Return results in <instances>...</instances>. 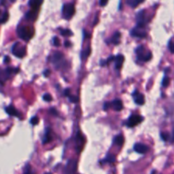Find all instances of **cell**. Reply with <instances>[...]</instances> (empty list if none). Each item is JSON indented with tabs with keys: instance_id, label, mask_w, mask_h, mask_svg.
I'll return each mask as SVG.
<instances>
[{
	"instance_id": "21",
	"label": "cell",
	"mask_w": 174,
	"mask_h": 174,
	"mask_svg": "<svg viewBox=\"0 0 174 174\" xmlns=\"http://www.w3.org/2000/svg\"><path fill=\"white\" fill-rule=\"evenodd\" d=\"M36 12L37 11H34V10L29 11L27 14V18H28V20H34L36 18Z\"/></svg>"
},
{
	"instance_id": "5",
	"label": "cell",
	"mask_w": 174,
	"mask_h": 174,
	"mask_svg": "<svg viewBox=\"0 0 174 174\" xmlns=\"http://www.w3.org/2000/svg\"><path fill=\"white\" fill-rule=\"evenodd\" d=\"M137 27L143 28L145 27V11L141 10L137 15Z\"/></svg>"
},
{
	"instance_id": "31",
	"label": "cell",
	"mask_w": 174,
	"mask_h": 174,
	"mask_svg": "<svg viewBox=\"0 0 174 174\" xmlns=\"http://www.w3.org/2000/svg\"><path fill=\"white\" fill-rule=\"evenodd\" d=\"M53 44H54L55 46H57V47L60 46V44H61V43H60V40H58L57 37H55V38L53 39Z\"/></svg>"
},
{
	"instance_id": "26",
	"label": "cell",
	"mask_w": 174,
	"mask_h": 174,
	"mask_svg": "<svg viewBox=\"0 0 174 174\" xmlns=\"http://www.w3.org/2000/svg\"><path fill=\"white\" fill-rule=\"evenodd\" d=\"M23 174H34L31 172V167H30V165H27L25 167V170H24V173Z\"/></svg>"
},
{
	"instance_id": "28",
	"label": "cell",
	"mask_w": 174,
	"mask_h": 174,
	"mask_svg": "<svg viewBox=\"0 0 174 174\" xmlns=\"http://www.w3.org/2000/svg\"><path fill=\"white\" fill-rule=\"evenodd\" d=\"M39 118L37 117V116H34V117H33V118L31 119V120H30V122H31V124L32 125H37V124L39 123Z\"/></svg>"
},
{
	"instance_id": "15",
	"label": "cell",
	"mask_w": 174,
	"mask_h": 174,
	"mask_svg": "<svg viewBox=\"0 0 174 174\" xmlns=\"http://www.w3.org/2000/svg\"><path fill=\"white\" fill-rule=\"evenodd\" d=\"M114 143L116 144V145H118V146H122L124 143V137L122 135H118L117 137H115V138H114Z\"/></svg>"
},
{
	"instance_id": "1",
	"label": "cell",
	"mask_w": 174,
	"mask_h": 174,
	"mask_svg": "<svg viewBox=\"0 0 174 174\" xmlns=\"http://www.w3.org/2000/svg\"><path fill=\"white\" fill-rule=\"evenodd\" d=\"M17 34L21 39L27 41L30 40L34 35L33 30L28 27H20L17 29Z\"/></svg>"
},
{
	"instance_id": "8",
	"label": "cell",
	"mask_w": 174,
	"mask_h": 174,
	"mask_svg": "<svg viewBox=\"0 0 174 174\" xmlns=\"http://www.w3.org/2000/svg\"><path fill=\"white\" fill-rule=\"evenodd\" d=\"M134 150L138 154H146L149 151V147L143 143H136L134 145Z\"/></svg>"
},
{
	"instance_id": "22",
	"label": "cell",
	"mask_w": 174,
	"mask_h": 174,
	"mask_svg": "<svg viewBox=\"0 0 174 174\" xmlns=\"http://www.w3.org/2000/svg\"><path fill=\"white\" fill-rule=\"evenodd\" d=\"M90 48H88V49H86L85 51H84L82 53H81V58L84 60V59H86L88 56H90Z\"/></svg>"
},
{
	"instance_id": "41",
	"label": "cell",
	"mask_w": 174,
	"mask_h": 174,
	"mask_svg": "<svg viewBox=\"0 0 174 174\" xmlns=\"http://www.w3.org/2000/svg\"><path fill=\"white\" fill-rule=\"evenodd\" d=\"M11 1H13V2H14V1H15V0H11Z\"/></svg>"
},
{
	"instance_id": "16",
	"label": "cell",
	"mask_w": 174,
	"mask_h": 174,
	"mask_svg": "<svg viewBox=\"0 0 174 174\" xmlns=\"http://www.w3.org/2000/svg\"><path fill=\"white\" fill-rule=\"evenodd\" d=\"M119 39H120V34L119 33V32H116L114 35L113 36L112 38V43L113 44H114V45H118L119 43Z\"/></svg>"
},
{
	"instance_id": "23",
	"label": "cell",
	"mask_w": 174,
	"mask_h": 174,
	"mask_svg": "<svg viewBox=\"0 0 174 174\" xmlns=\"http://www.w3.org/2000/svg\"><path fill=\"white\" fill-rule=\"evenodd\" d=\"M8 18H9V14H8V12H4V15H3V16H1V18H0V23L6 22L8 21Z\"/></svg>"
},
{
	"instance_id": "4",
	"label": "cell",
	"mask_w": 174,
	"mask_h": 174,
	"mask_svg": "<svg viewBox=\"0 0 174 174\" xmlns=\"http://www.w3.org/2000/svg\"><path fill=\"white\" fill-rule=\"evenodd\" d=\"M77 171V161L75 160H69L64 169V174H74Z\"/></svg>"
},
{
	"instance_id": "14",
	"label": "cell",
	"mask_w": 174,
	"mask_h": 174,
	"mask_svg": "<svg viewBox=\"0 0 174 174\" xmlns=\"http://www.w3.org/2000/svg\"><path fill=\"white\" fill-rule=\"evenodd\" d=\"M62 58H63V55H62L61 52H56L53 56H52V62L54 63L56 62H60V61H62Z\"/></svg>"
},
{
	"instance_id": "17",
	"label": "cell",
	"mask_w": 174,
	"mask_h": 174,
	"mask_svg": "<svg viewBox=\"0 0 174 174\" xmlns=\"http://www.w3.org/2000/svg\"><path fill=\"white\" fill-rule=\"evenodd\" d=\"M60 33L64 37H70L73 35V33L69 29H60Z\"/></svg>"
},
{
	"instance_id": "10",
	"label": "cell",
	"mask_w": 174,
	"mask_h": 174,
	"mask_svg": "<svg viewBox=\"0 0 174 174\" xmlns=\"http://www.w3.org/2000/svg\"><path fill=\"white\" fill-rule=\"evenodd\" d=\"M42 2H43V0H30L29 1V5L33 9V10L38 11Z\"/></svg>"
},
{
	"instance_id": "11",
	"label": "cell",
	"mask_w": 174,
	"mask_h": 174,
	"mask_svg": "<svg viewBox=\"0 0 174 174\" xmlns=\"http://www.w3.org/2000/svg\"><path fill=\"white\" fill-rule=\"evenodd\" d=\"M6 113L11 116H16V117H19L20 116V113L17 111L16 109V108L14 107L13 105H10L5 108Z\"/></svg>"
},
{
	"instance_id": "2",
	"label": "cell",
	"mask_w": 174,
	"mask_h": 174,
	"mask_svg": "<svg viewBox=\"0 0 174 174\" xmlns=\"http://www.w3.org/2000/svg\"><path fill=\"white\" fill-rule=\"evenodd\" d=\"M75 13V9L73 4H67L62 8V15L63 17L67 20L71 19Z\"/></svg>"
},
{
	"instance_id": "40",
	"label": "cell",
	"mask_w": 174,
	"mask_h": 174,
	"mask_svg": "<svg viewBox=\"0 0 174 174\" xmlns=\"http://www.w3.org/2000/svg\"><path fill=\"white\" fill-rule=\"evenodd\" d=\"M172 140H173V142H174V130H173V137H172Z\"/></svg>"
},
{
	"instance_id": "37",
	"label": "cell",
	"mask_w": 174,
	"mask_h": 174,
	"mask_svg": "<svg viewBox=\"0 0 174 174\" xmlns=\"http://www.w3.org/2000/svg\"><path fill=\"white\" fill-rule=\"evenodd\" d=\"M64 45L66 46V47H71V45L72 44L69 42V41H65V43H64Z\"/></svg>"
},
{
	"instance_id": "29",
	"label": "cell",
	"mask_w": 174,
	"mask_h": 174,
	"mask_svg": "<svg viewBox=\"0 0 174 174\" xmlns=\"http://www.w3.org/2000/svg\"><path fill=\"white\" fill-rule=\"evenodd\" d=\"M161 137L164 141H167L169 139V135L167 132H161Z\"/></svg>"
},
{
	"instance_id": "36",
	"label": "cell",
	"mask_w": 174,
	"mask_h": 174,
	"mask_svg": "<svg viewBox=\"0 0 174 174\" xmlns=\"http://www.w3.org/2000/svg\"><path fill=\"white\" fill-rule=\"evenodd\" d=\"M50 112H51V114H54V115H57V112H56V110L55 109V108H51V110H50Z\"/></svg>"
},
{
	"instance_id": "27",
	"label": "cell",
	"mask_w": 174,
	"mask_h": 174,
	"mask_svg": "<svg viewBox=\"0 0 174 174\" xmlns=\"http://www.w3.org/2000/svg\"><path fill=\"white\" fill-rule=\"evenodd\" d=\"M170 83V79H169L168 77H164V79L162 80V85L164 87H167V85Z\"/></svg>"
},
{
	"instance_id": "38",
	"label": "cell",
	"mask_w": 174,
	"mask_h": 174,
	"mask_svg": "<svg viewBox=\"0 0 174 174\" xmlns=\"http://www.w3.org/2000/svg\"><path fill=\"white\" fill-rule=\"evenodd\" d=\"M69 93H70V90H69V89H67V90H64V95L65 96H69Z\"/></svg>"
},
{
	"instance_id": "32",
	"label": "cell",
	"mask_w": 174,
	"mask_h": 174,
	"mask_svg": "<svg viewBox=\"0 0 174 174\" xmlns=\"http://www.w3.org/2000/svg\"><path fill=\"white\" fill-rule=\"evenodd\" d=\"M169 49L173 53H174V42L173 40H171L170 43H169Z\"/></svg>"
},
{
	"instance_id": "34",
	"label": "cell",
	"mask_w": 174,
	"mask_h": 174,
	"mask_svg": "<svg viewBox=\"0 0 174 174\" xmlns=\"http://www.w3.org/2000/svg\"><path fill=\"white\" fill-rule=\"evenodd\" d=\"M109 106H110V104H109V103H108V102H106V103L104 104V106H103V109H104L105 111H107L108 109L109 108Z\"/></svg>"
},
{
	"instance_id": "35",
	"label": "cell",
	"mask_w": 174,
	"mask_h": 174,
	"mask_svg": "<svg viewBox=\"0 0 174 174\" xmlns=\"http://www.w3.org/2000/svg\"><path fill=\"white\" fill-rule=\"evenodd\" d=\"M50 73H51V71L47 69V70H45V72H44V75H45V77H48L50 75Z\"/></svg>"
},
{
	"instance_id": "12",
	"label": "cell",
	"mask_w": 174,
	"mask_h": 174,
	"mask_svg": "<svg viewBox=\"0 0 174 174\" xmlns=\"http://www.w3.org/2000/svg\"><path fill=\"white\" fill-rule=\"evenodd\" d=\"M112 106L115 111H121L123 109V103L119 99H114L112 102Z\"/></svg>"
},
{
	"instance_id": "13",
	"label": "cell",
	"mask_w": 174,
	"mask_h": 174,
	"mask_svg": "<svg viewBox=\"0 0 174 174\" xmlns=\"http://www.w3.org/2000/svg\"><path fill=\"white\" fill-rule=\"evenodd\" d=\"M115 68L116 69H120L121 68V66L123 64L124 62V56L122 55H118V56H115Z\"/></svg>"
},
{
	"instance_id": "30",
	"label": "cell",
	"mask_w": 174,
	"mask_h": 174,
	"mask_svg": "<svg viewBox=\"0 0 174 174\" xmlns=\"http://www.w3.org/2000/svg\"><path fill=\"white\" fill-rule=\"evenodd\" d=\"M43 99L46 102H51L52 100V96L50 94H45L43 96Z\"/></svg>"
},
{
	"instance_id": "7",
	"label": "cell",
	"mask_w": 174,
	"mask_h": 174,
	"mask_svg": "<svg viewBox=\"0 0 174 174\" xmlns=\"http://www.w3.org/2000/svg\"><path fill=\"white\" fill-rule=\"evenodd\" d=\"M131 35L132 37H136V38H140V39H143V38H145L146 37V33L145 31L143 29V28H133L131 31Z\"/></svg>"
},
{
	"instance_id": "3",
	"label": "cell",
	"mask_w": 174,
	"mask_h": 174,
	"mask_svg": "<svg viewBox=\"0 0 174 174\" xmlns=\"http://www.w3.org/2000/svg\"><path fill=\"white\" fill-rule=\"evenodd\" d=\"M12 53L19 58H22L26 55V48L25 46L22 45L19 42L14 44L12 47Z\"/></svg>"
},
{
	"instance_id": "33",
	"label": "cell",
	"mask_w": 174,
	"mask_h": 174,
	"mask_svg": "<svg viewBox=\"0 0 174 174\" xmlns=\"http://www.w3.org/2000/svg\"><path fill=\"white\" fill-rule=\"evenodd\" d=\"M108 1V0H100L99 4H100V5L103 7V6H105L106 4H107Z\"/></svg>"
},
{
	"instance_id": "25",
	"label": "cell",
	"mask_w": 174,
	"mask_h": 174,
	"mask_svg": "<svg viewBox=\"0 0 174 174\" xmlns=\"http://www.w3.org/2000/svg\"><path fill=\"white\" fill-rule=\"evenodd\" d=\"M152 57V54L149 51V52H146V54H145V56L143 57V62H148V61H149L150 59H151Z\"/></svg>"
},
{
	"instance_id": "19",
	"label": "cell",
	"mask_w": 174,
	"mask_h": 174,
	"mask_svg": "<svg viewBox=\"0 0 174 174\" xmlns=\"http://www.w3.org/2000/svg\"><path fill=\"white\" fill-rule=\"evenodd\" d=\"M144 0H132L131 2H130V5L131 6L132 8H136L137 7L138 4H140L141 3H143Z\"/></svg>"
},
{
	"instance_id": "20",
	"label": "cell",
	"mask_w": 174,
	"mask_h": 174,
	"mask_svg": "<svg viewBox=\"0 0 174 174\" xmlns=\"http://www.w3.org/2000/svg\"><path fill=\"white\" fill-rule=\"evenodd\" d=\"M114 161H115V156L113 155H108L107 157L105 158V160L103 161V162L113 163L114 162Z\"/></svg>"
},
{
	"instance_id": "9",
	"label": "cell",
	"mask_w": 174,
	"mask_h": 174,
	"mask_svg": "<svg viewBox=\"0 0 174 174\" xmlns=\"http://www.w3.org/2000/svg\"><path fill=\"white\" fill-rule=\"evenodd\" d=\"M133 96H134L135 102L138 105H143L144 103V96L143 94H140L137 90H135L133 92Z\"/></svg>"
},
{
	"instance_id": "6",
	"label": "cell",
	"mask_w": 174,
	"mask_h": 174,
	"mask_svg": "<svg viewBox=\"0 0 174 174\" xmlns=\"http://www.w3.org/2000/svg\"><path fill=\"white\" fill-rule=\"evenodd\" d=\"M142 120H143V118L141 116L133 114V115H131L128 119V120H127V125L129 127H133V126H136V125H137L139 123H141Z\"/></svg>"
},
{
	"instance_id": "24",
	"label": "cell",
	"mask_w": 174,
	"mask_h": 174,
	"mask_svg": "<svg viewBox=\"0 0 174 174\" xmlns=\"http://www.w3.org/2000/svg\"><path fill=\"white\" fill-rule=\"evenodd\" d=\"M69 100L71 102H73V103H77L79 102V97L78 96H69Z\"/></svg>"
},
{
	"instance_id": "39",
	"label": "cell",
	"mask_w": 174,
	"mask_h": 174,
	"mask_svg": "<svg viewBox=\"0 0 174 174\" xmlns=\"http://www.w3.org/2000/svg\"><path fill=\"white\" fill-rule=\"evenodd\" d=\"M4 62H5V63L10 62V57H9V56H5V57H4Z\"/></svg>"
},
{
	"instance_id": "18",
	"label": "cell",
	"mask_w": 174,
	"mask_h": 174,
	"mask_svg": "<svg viewBox=\"0 0 174 174\" xmlns=\"http://www.w3.org/2000/svg\"><path fill=\"white\" fill-rule=\"evenodd\" d=\"M50 132H51L50 129L47 130V131H46V133H45V137H44V139H43V143H50V141L51 140V134H50Z\"/></svg>"
}]
</instances>
